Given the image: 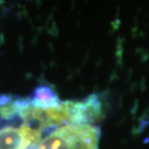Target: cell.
<instances>
[{"instance_id":"cell-4","label":"cell","mask_w":149,"mask_h":149,"mask_svg":"<svg viewBox=\"0 0 149 149\" xmlns=\"http://www.w3.org/2000/svg\"><path fill=\"white\" fill-rule=\"evenodd\" d=\"M1 2H2V0H0V3H1Z\"/></svg>"},{"instance_id":"cell-2","label":"cell","mask_w":149,"mask_h":149,"mask_svg":"<svg viewBox=\"0 0 149 149\" xmlns=\"http://www.w3.org/2000/svg\"><path fill=\"white\" fill-rule=\"evenodd\" d=\"M34 143L26 127L7 129L0 133V149H26Z\"/></svg>"},{"instance_id":"cell-1","label":"cell","mask_w":149,"mask_h":149,"mask_svg":"<svg viewBox=\"0 0 149 149\" xmlns=\"http://www.w3.org/2000/svg\"><path fill=\"white\" fill-rule=\"evenodd\" d=\"M100 137L101 129L96 125L70 124L26 149H98Z\"/></svg>"},{"instance_id":"cell-3","label":"cell","mask_w":149,"mask_h":149,"mask_svg":"<svg viewBox=\"0 0 149 149\" xmlns=\"http://www.w3.org/2000/svg\"><path fill=\"white\" fill-rule=\"evenodd\" d=\"M28 100L32 106L39 108H50L58 106L61 103L54 90L48 85L38 86L31 95L28 97Z\"/></svg>"}]
</instances>
